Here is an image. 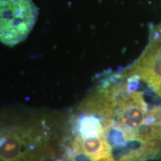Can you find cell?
I'll list each match as a JSON object with an SVG mask.
<instances>
[{
	"label": "cell",
	"mask_w": 161,
	"mask_h": 161,
	"mask_svg": "<svg viewBox=\"0 0 161 161\" xmlns=\"http://www.w3.org/2000/svg\"><path fill=\"white\" fill-rule=\"evenodd\" d=\"M52 133L44 120L29 121L0 133V161H49Z\"/></svg>",
	"instance_id": "cell-1"
},
{
	"label": "cell",
	"mask_w": 161,
	"mask_h": 161,
	"mask_svg": "<svg viewBox=\"0 0 161 161\" xmlns=\"http://www.w3.org/2000/svg\"><path fill=\"white\" fill-rule=\"evenodd\" d=\"M55 161H61V160H58H58H55Z\"/></svg>",
	"instance_id": "cell-4"
},
{
	"label": "cell",
	"mask_w": 161,
	"mask_h": 161,
	"mask_svg": "<svg viewBox=\"0 0 161 161\" xmlns=\"http://www.w3.org/2000/svg\"><path fill=\"white\" fill-rule=\"evenodd\" d=\"M140 89L161 101V23L151 32L148 45L140 58L120 72Z\"/></svg>",
	"instance_id": "cell-2"
},
{
	"label": "cell",
	"mask_w": 161,
	"mask_h": 161,
	"mask_svg": "<svg viewBox=\"0 0 161 161\" xmlns=\"http://www.w3.org/2000/svg\"><path fill=\"white\" fill-rule=\"evenodd\" d=\"M38 8L32 0H0V42L14 46L33 29Z\"/></svg>",
	"instance_id": "cell-3"
}]
</instances>
